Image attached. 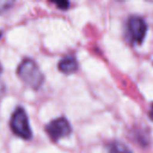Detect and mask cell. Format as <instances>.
I'll use <instances>...</instances> for the list:
<instances>
[{
	"mask_svg": "<svg viewBox=\"0 0 153 153\" xmlns=\"http://www.w3.org/2000/svg\"><path fill=\"white\" fill-rule=\"evenodd\" d=\"M17 74L22 81L29 87L38 90L44 82V75L36 62L30 58H24L18 66Z\"/></svg>",
	"mask_w": 153,
	"mask_h": 153,
	"instance_id": "cell-1",
	"label": "cell"
},
{
	"mask_svg": "<svg viewBox=\"0 0 153 153\" xmlns=\"http://www.w3.org/2000/svg\"><path fill=\"white\" fill-rule=\"evenodd\" d=\"M10 127L13 133L24 140H29L32 136L28 116L23 108L18 107L12 115Z\"/></svg>",
	"mask_w": 153,
	"mask_h": 153,
	"instance_id": "cell-2",
	"label": "cell"
},
{
	"mask_svg": "<svg viewBox=\"0 0 153 153\" xmlns=\"http://www.w3.org/2000/svg\"><path fill=\"white\" fill-rule=\"evenodd\" d=\"M46 133L53 142H57L61 138L67 137L72 133V127L70 123L65 117H58L46 126Z\"/></svg>",
	"mask_w": 153,
	"mask_h": 153,
	"instance_id": "cell-3",
	"label": "cell"
},
{
	"mask_svg": "<svg viewBox=\"0 0 153 153\" xmlns=\"http://www.w3.org/2000/svg\"><path fill=\"white\" fill-rule=\"evenodd\" d=\"M147 24L145 21L137 15L131 16L127 21V35L134 44H141L146 35Z\"/></svg>",
	"mask_w": 153,
	"mask_h": 153,
	"instance_id": "cell-4",
	"label": "cell"
},
{
	"mask_svg": "<svg viewBox=\"0 0 153 153\" xmlns=\"http://www.w3.org/2000/svg\"><path fill=\"white\" fill-rule=\"evenodd\" d=\"M58 69L64 74H70L77 71L78 62L73 56H66L63 57L58 63Z\"/></svg>",
	"mask_w": 153,
	"mask_h": 153,
	"instance_id": "cell-5",
	"label": "cell"
},
{
	"mask_svg": "<svg viewBox=\"0 0 153 153\" xmlns=\"http://www.w3.org/2000/svg\"><path fill=\"white\" fill-rule=\"evenodd\" d=\"M109 153H132L125 145L121 143H113L110 146Z\"/></svg>",
	"mask_w": 153,
	"mask_h": 153,
	"instance_id": "cell-6",
	"label": "cell"
},
{
	"mask_svg": "<svg viewBox=\"0 0 153 153\" xmlns=\"http://www.w3.org/2000/svg\"><path fill=\"white\" fill-rule=\"evenodd\" d=\"M13 4V1H0V13H3L7 10Z\"/></svg>",
	"mask_w": 153,
	"mask_h": 153,
	"instance_id": "cell-7",
	"label": "cell"
},
{
	"mask_svg": "<svg viewBox=\"0 0 153 153\" xmlns=\"http://www.w3.org/2000/svg\"><path fill=\"white\" fill-rule=\"evenodd\" d=\"M54 3L57 5L58 8L64 9V10L67 9L69 7V5H70V3L68 1H58V2H54Z\"/></svg>",
	"mask_w": 153,
	"mask_h": 153,
	"instance_id": "cell-8",
	"label": "cell"
},
{
	"mask_svg": "<svg viewBox=\"0 0 153 153\" xmlns=\"http://www.w3.org/2000/svg\"><path fill=\"white\" fill-rule=\"evenodd\" d=\"M150 117H151V118L153 120V105L152 106V109L150 111Z\"/></svg>",
	"mask_w": 153,
	"mask_h": 153,
	"instance_id": "cell-9",
	"label": "cell"
},
{
	"mask_svg": "<svg viewBox=\"0 0 153 153\" xmlns=\"http://www.w3.org/2000/svg\"><path fill=\"white\" fill-rule=\"evenodd\" d=\"M1 73H2V65L0 64V74H1Z\"/></svg>",
	"mask_w": 153,
	"mask_h": 153,
	"instance_id": "cell-10",
	"label": "cell"
}]
</instances>
